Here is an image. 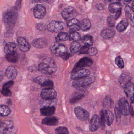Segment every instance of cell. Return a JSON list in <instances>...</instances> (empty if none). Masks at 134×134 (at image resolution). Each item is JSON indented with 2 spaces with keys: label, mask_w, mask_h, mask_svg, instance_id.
Wrapping results in <instances>:
<instances>
[{
  "label": "cell",
  "mask_w": 134,
  "mask_h": 134,
  "mask_svg": "<svg viewBox=\"0 0 134 134\" xmlns=\"http://www.w3.org/2000/svg\"><path fill=\"white\" fill-rule=\"evenodd\" d=\"M14 83V81H8V82L6 83L4 85L3 87V88L10 89V88H11L12 87V86H13Z\"/></svg>",
  "instance_id": "49"
},
{
  "label": "cell",
  "mask_w": 134,
  "mask_h": 134,
  "mask_svg": "<svg viewBox=\"0 0 134 134\" xmlns=\"http://www.w3.org/2000/svg\"><path fill=\"white\" fill-rule=\"evenodd\" d=\"M46 10L45 7L42 4H37L34 10V14L36 18L42 19L45 16Z\"/></svg>",
  "instance_id": "11"
},
{
  "label": "cell",
  "mask_w": 134,
  "mask_h": 134,
  "mask_svg": "<svg viewBox=\"0 0 134 134\" xmlns=\"http://www.w3.org/2000/svg\"><path fill=\"white\" fill-rule=\"evenodd\" d=\"M74 11V9L72 7H66L63 9L62 12V15L63 18L66 20H68L73 14Z\"/></svg>",
  "instance_id": "20"
},
{
  "label": "cell",
  "mask_w": 134,
  "mask_h": 134,
  "mask_svg": "<svg viewBox=\"0 0 134 134\" xmlns=\"http://www.w3.org/2000/svg\"><path fill=\"white\" fill-rule=\"evenodd\" d=\"M81 38L80 35L77 32L70 33L69 38L70 41L77 42V41L81 40Z\"/></svg>",
  "instance_id": "38"
},
{
  "label": "cell",
  "mask_w": 134,
  "mask_h": 134,
  "mask_svg": "<svg viewBox=\"0 0 134 134\" xmlns=\"http://www.w3.org/2000/svg\"><path fill=\"white\" fill-rule=\"evenodd\" d=\"M114 112L116 115V122L118 124H119L121 120V114L120 112L119 108L117 106H116L114 108Z\"/></svg>",
  "instance_id": "44"
},
{
  "label": "cell",
  "mask_w": 134,
  "mask_h": 134,
  "mask_svg": "<svg viewBox=\"0 0 134 134\" xmlns=\"http://www.w3.org/2000/svg\"><path fill=\"white\" fill-rule=\"evenodd\" d=\"M100 124L101 125L102 129H103L105 127V119L104 117V112L103 110H102L100 112Z\"/></svg>",
  "instance_id": "45"
},
{
  "label": "cell",
  "mask_w": 134,
  "mask_h": 134,
  "mask_svg": "<svg viewBox=\"0 0 134 134\" xmlns=\"http://www.w3.org/2000/svg\"><path fill=\"white\" fill-rule=\"evenodd\" d=\"M118 105L121 114L124 116H128L130 113V107L126 98L123 97L121 98L118 102Z\"/></svg>",
  "instance_id": "5"
},
{
  "label": "cell",
  "mask_w": 134,
  "mask_h": 134,
  "mask_svg": "<svg viewBox=\"0 0 134 134\" xmlns=\"http://www.w3.org/2000/svg\"><path fill=\"white\" fill-rule=\"evenodd\" d=\"M38 70L44 74L51 75L56 72L57 66L54 59L51 58H46L40 63Z\"/></svg>",
  "instance_id": "2"
},
{
  "label": "cell",
  "mask_w": 134,
  "mask_h": 134,
  "mask_svg": "<svg viewBox=\"0 0 134 134\" xmlns=\"http://www.w3.org/2000/svg\"><path fill=\"white\" fill-rule=\"evenodd\" d=\"M6 59L10 62L15 63L18 62L19 59L18 55L17 53L13 54H8L6 55Z\"/></svg>",
  "instance_id": "37"
},
{
  "label": "cell",
  "mask_w": 134,
  "mask_h": 134,
  "mask_svg": "<svg viewBox=\"0 0 134 134\" xmlns=\"http://www.w3.org/2000/svg\"><path fill=\"white\" fill-rule=\"evenodd\" d=\"M50 49L53 54L60 57L67 51V48L65 45L58 43L52 44L50 47Z\"/></svg>",
  "instance_id": "4"
},
{
  "label": "cell",
  "mask_w": 134,
  "mask_h": 134,
  "mask_svg": "<svg viewBox=\"0 0 134 134\" xmlns=\"http://www.w3.org/2000/svg\"><path fill=\"white\" fill-rule=\"evenodd\" d=\"M47 44V42L46 39L43 38L35 39L32 43V44L34 47L38 48H43L46 47Z\"/></svg>",
  "instance_id": "21"
},
{
  "label": "cell",
  "mask_w": 134,
  "mask_h": 134,
  "mask_svg": "<svg viewBox=\"0 0 134 134\" xmlns=\"http://www.w3.org/2000/svg\"><path fill=\"white\" fill-rule=\"evenodd\" d=\"M48 78L43 76H40L34 79V81L35 83L38 84L42 85Z\"/></svg>",
  "instance_id": "42"
},
{
  "label": "cell",
  "mask_w": 134,
  "mask_h": 134,
  "mask_svg": "<svg viewBox=\"0 0 134 134\" xmlns=\"http://www.w3.org/2000/svg\"><path fill=\"white\" fill-rule=\"evenodd\" d=\"M84 96L83 93L77 92L75 93L70 100V103L71 104H75L80 99H82Z\"/></svg>",
  "instance_id": "33"
},
{
  "label": "cell",
  "mask_w": 134,
  "mask_h": 134,
  "mask_svg": "<svg viewBox=\"0 0 134 134\" xmlns=\"http://www.w3.org/2000/svg\"><path fill=\"white\" fill-rule=\"evenodd\" d=\"M114 103L113 99L108 96H106L103 101V106L105 109H109L113 108Z\"/></svg>",
  "instance_id": "30"
},
{
  "label": "cell",
  "mask_w": 134,
  "mask_h": 134,
  "mask_svg": "<svg viewBox=\"0 0 134 134\" xmlns=\"http://www.w3.org/2000/svg\"><path fill=\"white\" fill-rule=\"evenodd\" d=\"M37 29L40 30H43L45 29V26L43 23H39L37 26Z\"/></svg>",
  "instance_id": "50"
},
{
  "label": "cell",
  "mask_w": 134,
  "mask_h": 134,
  "mask_svg": "<svg viewBox=\"0 0 134 134\" xmlns=\"http://www.w3.org/2000/svg\"><path fill=\"white\" fill-rule=\"evenodd\" d=\"M69 38V35L67 33L60 32L55 37V40L57 42H59L67 40Z\"/></svg>",
  "instance_id": "36"
},
{
  "label": "cell",
  "mask_w": 134,
  "mask_h": 134,
  "mask_svg": "<svg viewBox=\"0 0 134 134\" xmlns=\"http://www.w3.org/2000/svg\"><path fill=\"white\" fill-rule=\"evenodd\" d=\"M12 103V102L11 101L10 99V100H9V101H8L7 103L8 104V105H10Z\"/></svg>",
  "instance_id": "57"
},
{
  "label": "cell",
  "mask_w": 134,
  "mask_h": 134,
  "mask_svg": "<svg viewBox=\"0 0 134 134\" xmlns=\"http://www.w3.org/2000/svg\"><path fill=\"white\" fill-rule=\"evenodd\" d=\"M41 86L45 88H53L54 87V84L53 81L48 79H47Z\"/></svg>",
  "instance_id": "41"
},
{
  "label": "cell",
  "mask_w": 134,
  "mask_h": 134,
  "mask_svg": "<svg viewBox=\"0 0 134 134\" xmlns=\"http://www.w3.org/2000/svg\"><path fill=\"white\" fill-rule=\"evenodd\" d=\"M116 34L115 30L110 29H104L101 31L100 35L105 39H109L114 36Z\"/></svg>",
  "instance_id": "19"
},
{
  "label": "cell",
  "mask_w": 134,
  "mask_h": 134,
  "mask_svg": "<svg viewBox=\"0 0 134 134\" xmlns=\"http://www.w3.org/2000/svg\"><path fill=\"white\" fill-rule=\"evenodd\" d=\"M0 134H6L4 132H2L0 131Z\"/></svg>",
  "instance_id": "59"
},
{
  "label": "cell",
  "mask_w": 134,
  "mask_h": 134,
  "mask_svg": "<svg viewBox=\"0 0 134 134\" xmlns=\"http://www.w3.org/2000/svg\"><path fill=\"white\" fill-rule=\"evenodd\" d=\"M55 131L58 134H69L68 129L65 127H59L55 129Z\"/></svg>",
  "instance_id": "40"
},
{
  "label": "cell",
  "mask_w": 134,
  "mask_h": 134,
  "mask_svg": "<svg viewBox=\"0 0 134 134\" xmlns=\"http://www.w3.org/2000/svg\"><path fill=\"white\" fill-rule=\"evenodd\" d=\"M74 112L77 118L81 121H85L89 118V113L81 107L77 106L75 107Z\"/></svg>",
  "instance_id": "7"
},
{
  "label": "cell",
  "mask_w": 134,
  "mask_h": 134,
  "mask_svg": "<svg viewBox=\"0 0 134 134\" xmlns=\"http://www.w3.org/2000/svg\"><path fill=\"white\" fill-rule=\"evenodd\" d=\"M105 117V122L108 126H110L112 124L113 121L114 116L113 113L108 109L105 110L104 113Z\"/></svg>",
  "instance_id": "25"
},
{
  "label": "cell",
  "mask_w": 134,
  "mask_h": 134,
  "mask_svg": "<svg viewBox=\"0 0 134 134\" xmlns=\"http://www.w3.org/2000/svg\"><path fill=\"white\" fill-rule=\"evenodd\" d=\"M124 91L127 97L130 98L131 103H133L134 102V84L130 82L124 85Z\"/></svg>",
  "instance_id": "13"
},
{
  "label": "cell",
  "mask_w": 134,
  "mask_h": 134,
  "mask_svg": "<svg viewBox=\"0 0 134 134\" xmlns=\"http://www.w3.org/2000/svg\"><path fill=\"white\" fill-rule=\"evenodd\" d=\"M4 74L3 72L2 71H0V81H2L4 78Z\"/></svg>",
  "instance_id": "54"
},
{
  "label": "cell",
  "mask_w": 134,
  "mask_h": 134,
  "mask_svg": "<svg viewBox=\"0 0 134 134\" xmlns=\"http://www.w3.org/2000/svg\"><path fill=\"white\" fill-rule=\"evenodd\" d=\"M59 119L55 116L48 117L44 118L42 120L43 124L49 126H53L57 125Z\"/></svg>",
  "instance_id": "22"
},
{
  "label": "cell",
  "mask_w": 134,
  "mask_h": 134,
  "mask_svg": "<svg viewBox=\"0 0 134 134\" xmlns=\"http://www.w3.org/2000/svg\"><path fill=\"white\" fill-rule=\"evenodd\" d=\"M129 22L127 19H123L116 26V29L118 32H122L124 31L128 26Z\"/></svg>",
  "instance_id": "31"
},
{
  "label": "cell",
  "mask_w": 134,
  "mask_h": 134,
  "mask_svg": "<svg viewBox=\"0 0 134 134\" xmlns=\"http://www.w3.org/2000/svg\"><path fill=\"white\" fill-rule=\"evenodd\" d=\"M57 94L53 88H44L41 93V96L43 99L52 100L56 99Z\"/></svg>",
  "instance_id": "9"
},
{
  "label": "cell",
  "mask_w": 134,
  "mask_h": 134,
  "mask_svg": "<svg viewBox=\"0 0 134 134\" xmlns=\"http://www.w3.org/2000/svg\"><path fill=\"white\" fill-rule=\"evenodd\" d=\"M70 56V55L69 54L68 52H66V53L64 54L63 55H62L61 56V58L63 59L64 60H67L69 58V57Z\"/></svg>",
  "instance_id": "52"
},
{
  "label": "cell",
  "mask_w": 134,
  "mask_h": 134,
  "mask_svg": "<svg viewBox=\"0 0 134 134\" xmlns=\"http://www.w3.org/2000/svg\"><path fill=\"white\" fill-rule=\"evenodd\" d=\"M134 133H133V131H130L128 133V134H133Z\"/></svg>",
  "instance_id": "58"
},
{
  "label": "cell",
  "mask_w": 134,
  "mask_h": 134,
  "mask_svg": "<svg viewBox=\"0 0 134 134\" xmlns=\"http://www.w3.org/2000/svg\"><path fill=\"white\" fill-rule=\"evenodd\" d=\"M130 113H131V114L132 116H133L134 115V110H133V107L132 105H131V107L130 108Z\"/></svg>",
  "instance_id": "55"
},
{
  "label": "cell",
  "mask_w": 134,
  "mask_h": 134,
  "mask_svg": "<svg viewBox=\"0 0 134 134\" xmlns=\"http://www.w3.org/2000/svg\"><path fill=\"white\" fill-rule=\"evenodd\" d=\"M131 77L129 75L121 74L118 78V81L121 85H124V86L126 84L131 82Z\"/></svg>",
  "instance_id": "32"
},
{
  "label": "cell",
  "mask_w": 134,
  "mask_h": 134,
  "mask_svg": "<svg viewBox=\"0 0 134 134\" xmlns=\"http://www.w3.org/2000/svg\"><path fill=\"white\" fill-rule=\"evenodd\" d=\"M1 92L2 94L5 96H9L12 95V92L10 89L3 88L1 91Z\"/></svg>",
  "instance_id": "48"
},
{
  "label": "cell",
  "mask_w": 134,
  "mask_h": 134,
  "mask_svg": "<svg viewBox=\"0 0 134 134\" xmlns=\"http://www.w3.org/2000/svg\"><path fill=\"white\" fill-rule=\"evenodd\" d=\"M18 14V8L15 7L10 8L4 12L3 20L7 29L10 30L14 28L17 21Z\"/></svg>",
  "instance_id": "1"
},
{
  "label": "cell",
  "mask_w": 134,
  "mask_h": 134,
  "mask_svg": "<svg viewBox=\"0 0 134 134\" xmlns=\"http://www.w3.org/2000/svg\"><path fill=\"white\" fill-rule=\"evenodd\" d=\"M67 25L69 29L70 33L77 32L80 29V23L76 19L68 20Z\"/></svg>",
  "instance_id": "10"
},
{
  "label": "cell",
  "mask_w": 134,
  "mask_h": 134,
  "mask_svg": "<svg viewBox=\"0 0 134 134\" xmlns=\"http://www.w3.org/2000/svg\"><path fill=\"white\" fill-rule=\"evenodd\" d=\"M5 75L9 79H14L17 77L18 70L14 66H9L6 69Z\"/></svg>",
  "instance_id": "18"
},
{
  "label": "cell",
  "mask_w": 134,
  "mask_h": 134,
  "mask_svg": "<svg viewBox=\"0 0 134 134\" xmlns=\"http://www.w3.org/2000/svg\"><path fill=\"white\" fill-rule=\"evenodd\" d=\"M121 5L120 3H111L109 5V10L111 13H116L118 12L121 10Z\"/></svg>",
  "instance_id": "27"
},
{
  "label": "cell",
  "mask_w": 134,
  "mask_h": 134,
  "mask_svg": "<svg viewBox=\"0 0 134 134\" xmlns=\"http://www.w3.org/2000/svg\"><path fill=\"white\" fill-rule=\"evenodd\" d=\"M89 49V48L88 46H83L81 48L79 51V54H88Z\"/></svg>",
  "instance_id": "46"
},
{
  "label": "cell",
  "mask_w": 134,
  "mask_h": 134,
  "mask_svg": "<svg viewBox=\"0 0 134 134\" xmlns=\"http://www.w3.org/2000/svg\"><path fill=\"white\" fill-rule=\"evenodd\" d=\"M81 48V45L79 42L73 41L70 46V51L72 53H77L79 52Z\"/></svg>",
  "instance_id": "35"
},
{
  "label": "cell",
  "mask_w": 134,
  "mask_h": 134,
  "mask_svg": "<svg viewBox=\"0 0 134 134\" xmlns=\"http://www.w3.org/2000/svg\"><path fill=\"white\" fill-rule=\"evenodd\" d=\"M18 43L19 49L22 51H28L31 48L29 42L23 37H19L18 39Z\"/></svg>",
  "instance_id": "15"
},
{
  "label": "cell",
  "mask_w": 134,
  "mask_h": 134,
  "mask_svg": "<svg viewBox=\"0 0 134 134\" xmlns=\"http://www.w3.org/2000/svg\"><path fill=\"white\" fill-rule=\"evenodd\" d=\"M3 132L6 134H11L14 128V123L11 121H3Z\"/></svg>",
  "instance_id": "23"
},
{
  "label": "cell",
  "mask_w": 134,
  "mask_h": 134,
  "mask_svg": "<svg viewBox=\"0 0 134 134\" xmlns=\"http://www.w3.org/2000/svg\"><path fill=\"white\" fill-rule=\"evenodd\" d=\"M10 108L5 105H0V116L2 117L7 116L10 114Z\"/></svg>",
  "instance_id": "34"
},
{
  "label": "cell",
  "mask_w": 134,
  "mask_h": 134,
  "mask_svg": "<svg viewBox=\"0 0 134 134\" xmlns=\"http://www.w3.org/2000/svg\"><path fill=\"white\" fill-rule=\"evenodd\" d=\"M100 118L97 114H95L92 118L89 125V129L91 131H96L100 125Z\"/></svg>",
  "instance_id": "14"
},
{
  "label": "cell",
  "mask_w": 134,
  "mask_h": 134,
  "mask_svg": "<svg viewBox=\"0 0 134 134\" xmlns=\"http://www.w3.org/2000/svg\"><path fill=\"white\" fill-rule=\"evenodd\" d=\"M55 108L54 107H43L40 109L41 115L44 116H50L53 115L55 113Z\"/></svg>",
  "instance_id": "24"
},
{
  "label": "cell",
  "mask_w": 134,
  "mask_h": 134,
  "mask_svg": "<svg viewBox=\"0 0 134 134\" xmlns=\"http://www.w3.org/2000/svg\"><path fill=\"white\" fill-rule=\"evenodd\" d=\"M96 9L99 10H103L104 9V6L101 3H98L96 5Z\"/></svg>",
  "instance_id": "51"
},
{
  "label": "cell",
  "mask_w": 134,
  "mask_h": 134,
  "mask_svg": "<svg viewBox=\"0 0 134 134\" xmlns=\"http://www.w3.org/2000/svg\"><path fill=\"white\" fill-rule=\"evenodd\" d=\"M91 26V22L88 19H84L80 23V29L84 32L88 31Z\"/></svg>",
  "instance_id": "28"
},
{
  "label": "cell",
  "mask_w": 134,
  "mask_h": 134,
  "mask_svg": "<svg viewBox=\"0 0 134 134\" xmlns=\"http://www.w3.org/2000/svg\"><path fill=\"white\" fill-rule=\"evenodd\" d=\"M17 45L14 42H9L4 47V52L7 54L17 53Z\"/></svg>",
  "instance_id": "17"
},
{
  "label": "cell",
  "mask_w": 134,
  "mask_h": 134,
  "mask_svg": "<svg viewBox=\"0 0 134 134\" xmlns=\"http://www.w3.org/2000/svg\"><path fill=\"white\" fill-rule=\"evenodd\" d=\"M90 74V72L88 70L85 69H79L73 71L70 77L72 80H78L88 76Z\"/></svg>",
  "instance_id": "6"
},
{
  "label": "cell",
  "mask_w": 134,
  "mask_h": 134,
  "mask_svg": "<svg viewBox=\"0 0 134 134\" xmlns=\"http://www.w3.org/2000/svg\"><path fill=\"white\" fill-rule=\"evenodd\" d=\"M98 51L95 48H89L88 54L91 56H95L98 54Z\"/></svg>",
  "instance_id": "47"
},
{
  "label": "cell",
  "mask_w": 134,
  "mask_h": 134,
  "mask_svg": "<svg viewBox=\"0 0 134 134\" xmlns=\"http://www.w3.org/2000/svg\"><path fill=\"white\" fill-rule=\"evenodd\" d=\"M121 10L120 11L118 12H117L115 14V15H114V18L115 19H118L119 17L121 15Z\"/></svg>",
  "instance_id": "53"
},
{
  "label": "cell",
  "mask_w": 134,
  "mask_h": 134,
  "mask_svg": "<svg viewBox=\"0 0 134 134\" xmlns=\"http://www.w3.org/2000/svg\"><path fill=\"white\" fill-rule=\"evenodd\" d=\"M107 23L109 27H114L116 23V19L114 18V17L113 16L108 17L107 19Z\"/></svg>",
  "instance_id": "43"
},
{
  "label": "cell",
  "mask_w": 134,
  "mask_h": 134,
  "mask_svg": "<svg viewBox=\"0 0 134 134\" xmlns=\"http://www.w3.org/2000/svg\"><path fill=\"white\" fill-rule=\"evenodd\" d=\"M65 24L63 23L58 21H53L48 24L47 29L52 32H58L63 30Z\"/></svg>",
  "instance_id": "8"
},
{
  "label": "cell",
  "mask_w": 134,
  "mask_h": 134,
  "mask_svg": "<svg viewBox=\"0 0 134 134\" xmlns=\"http://www.w3.org/2000/svg\"><path fill=\"white\" fill-rule=\"evenodd\" d=\"M125 15L128 21L130 23L131 25H134V10L131 7L126 6L125 8Z\"/></svg>",
  "instance_id": "16"
},
{
  "label": "cell",
  "mask_w": 134,
  "mask_h": 134,
  "mask_svg": "<svg viewBox=\"0 0 134 134\" xmlns=\"http://www.w3.org/2000/svg\"><path fill=\"white\" fill-rule=\"evenodd\" d=\"M115 62L116 65L120 69H123L124 67V62L120 56H117L115 58Z\"/></svg>",
  "instance_id": "39"
},
{
  "label": "cell",
  "mask_w": 134,
  "mask_h": 134,
  "mask_svg": "<svg viewBox=\"0 0 134 134\" xmlns=\"http://www.w3.org/2000/svg\"><path fill=\"white\" fill-rule=\"evenodd\" d=\"M93 64V61L90 58L85 57L81 59L74 66L73 71L78 68H83L86 66H90Z\"/></svg>",
  "instance_id": "12"
},
{
  "label": "cell",
  "mask_w": 134,
  "mask_h": 134,
  "mask_svg": "<svg viewBox=\"0 0 134 134\" xmlns=\"http://www.w3.org/2000/svg\"><path fill=\"white\" fill-rule=\"evenodd\" d=\"M95 78L92 76H88L78 80H74L72 86L77 89L84 88L91 85L94 82Z\"/></svg>",
  "instance_id": "3"
},
{
  "label": "cell",
  "mask_w": 134,
  "mask_h": 134,
  "mask_svg": "<svg viewBox=\"0 0 134 134\" xmlns=\"http://www.w3.org/2000/svg\"><path fill=\"white\" fill-rule=\"evenodd\" d=\"M81 42L87 46H92L94 43L93 37L90 35H86L81 38Z\"/></svg>",
  "instance_id": "29"
},
{
  "label": "cell",
  "mask_w": 134,
  "mask_h": 134,
  "mask_svg": "<svg viewBox=\"0 0 134 134\" xmlns=\"http://www.w3.org/2000/svg\"><path fill=\"white\" fill-rule=\"evenodd\" d=\"M57 101L56 99H52V100L44 99H42L39 102V104L41 106L43 107H54V105L56 104Z\"/></svg>",
  "instance_id": "26"
},
{
  "label": "cell",
  "mask_w": 134,
  "mask_h": 134,
  "mask_svg": "<svg viewBox=\"0 0 134 134\" xmlns=\"http://www.w3.org/2000/svg\"><path fill=\"white\" fill-rule=\"evenodd\" d=\"M3 121L0 119V128L3 127Z\"/></svg>",
  "instance_id": "56"
}]
</instances>
